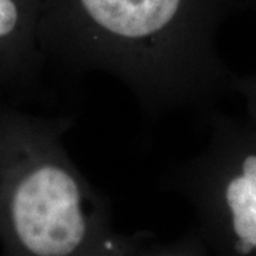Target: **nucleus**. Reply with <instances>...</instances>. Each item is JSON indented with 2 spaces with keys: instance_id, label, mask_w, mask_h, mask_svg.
I'll use <instances>...</instances> for the list:
<instances>
[{
  "instance_id": "nucleus-1",
  "label": "nucleus",
  "mask_w": 256,
  "mask_h": 256,
  "mask_svg": "<svg viewBox=\"0 0 256 256\" xmlns=\"http://www.w3.org/2000/svg\"><path fill=\"white\" fill-rule=\"evenodd\" d=\"M70 117H43L0 97V248L13 256L185 255L114 229L110 202L63 144Z\"/></svg>"
},
{
  "instance_id": "nucleus-2",
  "label": "nucleus",
  "mask_w": 256,
  "mask_h": 256,
  "mask_svg": "<svg viewBox=\"0 0 256 256\" xmlns=\"http://www.w3.org/2000/svg\"><path fill=\"white\" fill-rule=\"evenodd\" d=\"M162 184L190 202L208 240L240 255L256 254V150L232 158L210 146L202 156L166 171Z\"/></svg>"
},
{
  "instance_id": "nucleus-3",
  "label": "nucleus",
  "mask_w": 256,
  "mask_h": 256,
  "mask_svg": "<svg viewBox=\"0 0 256 256\" xmlns=\"http://www.w3.org/2000/svg\"><path fill=\"white\" fill-rule=\"evenodd\" d=\"M42 0H0V97L42 98L47 64L38 43Z\"/></svg>"
}]
</instances>
